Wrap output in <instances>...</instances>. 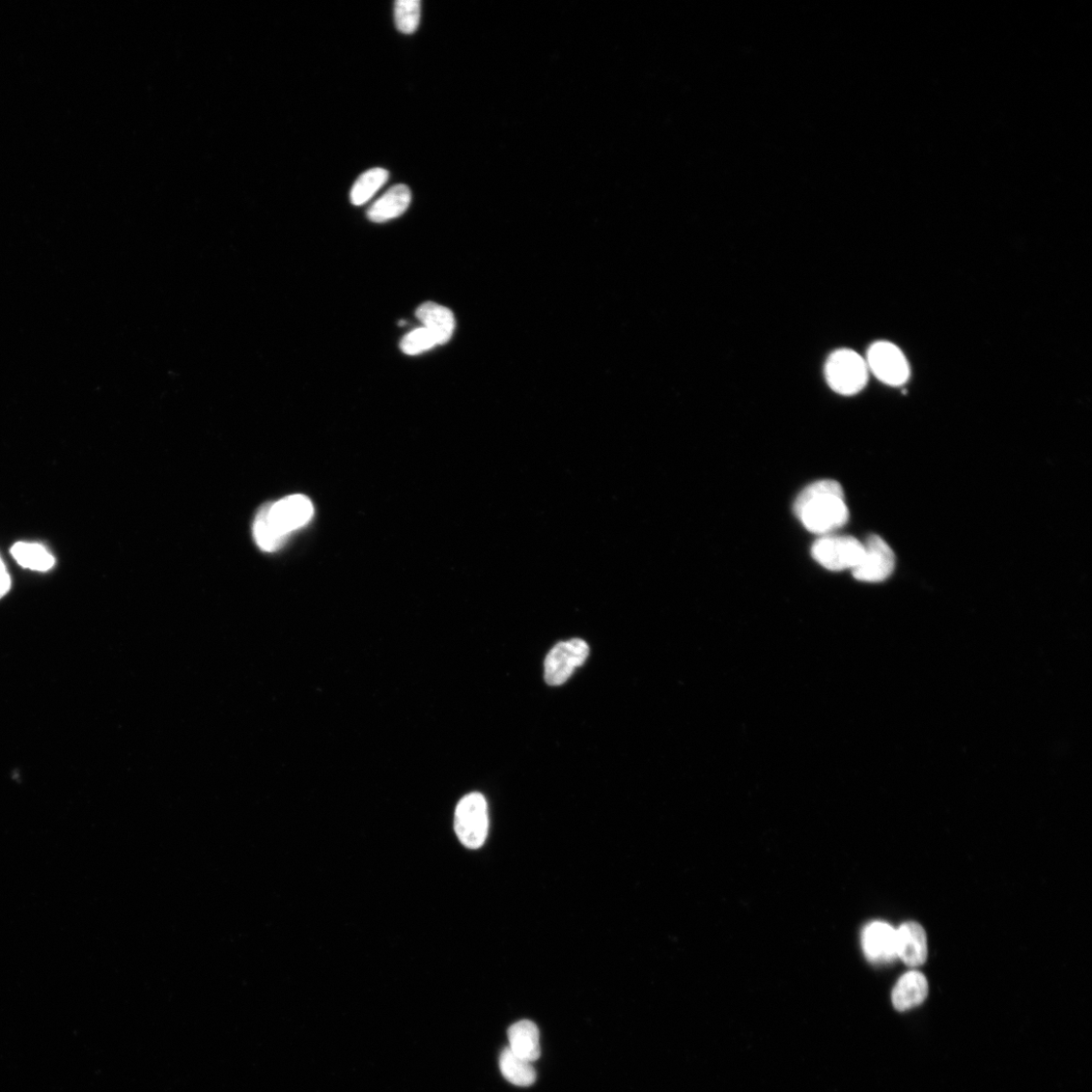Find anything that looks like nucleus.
Masks as SVG:
<instances>
[{
	"instance_id": "nucleus-8",
	"label": "nucleus",
	"mask_w": 1092,
	"mask_h": 1092,
	"mask_svg": "<svg viewBox=\"0 0 1092 1092\" xmlns=\"http://www.w3.org/2000/svg\"><path fill=\"white\" fill-rule=\"evenodd\" d=\"M895 568V555L889 545L878 536H871L864 544V554L852 571L858 581L878 583L888 579Z\"/></svg>"
},
{
	"instance_id": "nucleus-12",
	"label": "nucleus",
	"mask_w": 1092,
	"mask_h": 1092,
	"mask_svg": "<svg viewBox=\"0 0 1092 1092\" xmlns=\"http://www.w3.org/2000/svg\"><path fill=\"white\" fill-rule=\"evenodd\" d=\"M416 316L434 336L438 345L447 344L453 338L456 319L447 307L428 302L418 307Z\"/></svg>"
},
{
	"instance_id": "nucleus-14",
	"label": "nucleus",
	"mask_w": 1092,
	"mask_h": 1092,
	"mask_svg": "<svg viewBox=\"0 0 1092 1092\" xmlns=\"http://www.w3.org/2000/svg\"><path fill=\"white\" fill-rule=\"evenodd\" d=\"M411 200V190L407 185H394L369 209L368 218L374 222H384L398 218L408 210Z\"/></svg>"
},
{
	"instance_id": "nucleus-20",
	"label": "nucleus",
	"mask_w": 1092,
	"mask_h": 1092,
	"mask_svg": "<svg viewBox=\"0 0 1092 1092\" xmlns=\"http://www.w3.org/2000/svg\"><path fill=\"white\" fill-rule=\"evenodd\" d=\"M11 584V577L7 569H0V599L5 597L10 591Z\"/></svg>"
},
{
	"instance_id": "nucleus-22",
	"label": "nucleus",
	"mask_w": 1092,
	"mask_h": 1092,
	"mask_svg": "<svg viewBox=\"0 0 1092 1092\" xmlns=\"http://www.w3.org/2000/svg\"><path fill=\"white\" fill-rule=\"evenodd\" d=\"M399 325H400V326H404V325H406V322H405V321H401V322L399 323Z\"/></svg>"
},
{
	"instance_id": "nucleus-13",
	"label": "nucleus",
	"mask_w": 1092,
	"mask_h": 1092,
	"mask_svg": "<svg viewBox=\"0 0 1092 1092\" xmlns=\"http://www.w3.org/2000/svg\"><path fill=\"white\" fill-rule=\"evenodd\" d=\"M509 1049L516 1056L534 1063L542 1054L540 1030L528 1020L512 1025L508 1030Z\"/></svg>"
},
{
	"instance_id": "nucleus-11",
	"label": "nucleus",
	"mask_w": 1092,
	"mask_h": 1092,
	"mask_svg": "<svg viewBox=\"0 0 1092 1092\" xmlns=\"http://www.w3.org/2000/svg\"><path fill=\"white\" fill-rule=\"evenodd\" d=\"M929 984L925 975L912 970L904 974L892 991V1003L895 1010L906 1012L926 1000Z\"/></svg>"
},
{
	"instance_id": "nucleus-2",
	"label": "nucleus",
	"mask_w": 1092,
	"mask_h": 1092,
	"mask_svg": "<svg viewBox=\"0 0 1092 1092\" xmlns=\"http://www.w3.org/2000/svg\"><path fill=\"white\" fill-rule=\"evenodd\" d=\"M314 506L309 498L293 495L265 504L254 523V537L264 551L281 548L292 532L311 521Z\"/></svg>"
},
{
	"instance_id": "nucleus-9",
	"label": "nucleus",
	"mask_w": 1092,
	"mask_h": 1092,
	"mask_svg": "<svg viewBox=\"0 0 1092 1092\" xmlns=\"http://www.w3.org/2000/svg\"><path fill=\"white\" fill-rule=\"evenodd\" d=\"M896 942H898V931L883 921L870 923L862 936L866 956L877 963H886L898 958Z\"/></svg>"
},
{
	"instance_id": "nucleus-16",
	"label": "nucleus",
	"mask_w": 1092,
	"mask_h": 1092,
	"mask_svg": "<svg viewBox=\"0 0 1092 1092\" xmlns=\"http://www.w3.org/2000/svg\"><path fill=\"white\" fill-rule=\"evenodd\" d=\"M11 552L18 564L25 569L47 572L55 565L54 556L44 546L37 544H16Z\"/></svg>"
},
{
	"instance_id": "nucleus-6",
	"label": "nucleus",
	"mask_w": 1092,
	"mask_h": 1092,
	"mask_svg": "<svg viewBox=\"0 0 1092 1092\" xmlns=\"http://www.w3.org/2000/svg\"><path fill=\"white\" fill-rule=\"evenodd\" d=\"M865 359L870 373L888 385L900 386L910 379V369L906 355L890 343L874 344Z\"/></svg>"
},
{
	"instance_id": "nucleus-7",
	"label": "nucleus",
	"mask_w": 1092,
	"mask_h": 1092,
	"mask_svg": "<svg viewBox=\"0 0 1092 1092\" xmlns=\"http://www.w3.org/2000/svg\"><path fill=\"white\" fill-rule=\"evenodd\" d=\"M590 649L580 638L562 641L548 653L545 662V679L550 686H561L574 674L577 667L589 657Z\"/></svg>"
},
{
	"instance_id": "nucleus-19",
	"label": "nucleus",
	"mask_w": 1092,
	"mask_h": 1092,
	"mask_svg": "<svg viewBox=\"0 0 1092 1092\" xmlns=\"http://www.w3.org/2000/svg\"><path fill=\"white\" fill-rule=\"evenodd\" d=\"M434 336L425 327L411 331L402 340L400 347L407 355H418L437 346Z\"/></svg>"
},
{
	"instance_id": "nucleus-5",
	"label": "nucleus",
	"mask_w": 1092,
	"mask_h": 1092,
	"mask_svg": "<svg viewBox=\"0 0 1092 1092\" xmlns=\"http://www.w3.org/2000/svg\"><path fill=\"white\" fill-rule=\"evenodd\" d=\"M811 554L829 571H853L863 557L864 544L852 537L824 536L812 546Z\"/></svg>"
},
{
	"instance_id": "nucleus-1",
	"label": "nucleus",
	"mask_w": 1092,
	"mask_h": 1092,
	"mask_svg": "<svg viewBox=\"0 0 1092 1092\" xmlns=\"http://www.w3.org/2000/svg\"><path fill=\"white\" fill-rule=\"evenodd\" d=\"M794 512L812 534L829 536L849 520L844 490L832 480L807 486L796 498Z\"/></svg>"
},
{
	"instance_id": "nucleus-3",
	"label": "nucleus",
	"mask_w": 1092,
	"mask_h": 1092,
	"mask_svg": "<svg viewBox=\"0 0 1092 1092\" xmlns=\"http://www.w3.org/2000/svg\"><path fill=\"white\" fill-rule=\"evenodd\" d=\"M870 376L866 359L851 349L834 351L826 363V378L835 393L844 396L861 391Z\"/></svg>"
},
{
	"instance_id": "nucleus-10",
	"label": "nucleus",
	"mask_w": 1092,
	"mask_h": 1092,
	"mask_svg": "<svg viewBox=\"0 0 1092 1092\" xmlns=\"http://www.w3.org/2000/svg\"><path fill=\"white\" fill-rule=\"evenodd\" d=\"M898 931L896 953L905 964L918 967L928 958V938L925 930L917 922H906Z\"/></svg>"
},
{
	"instance_id": "nucleus-4",
	"label": "nucleus",
	"mask_w": 1092,
	"mask_h": 1092,
	"mask_svg": "<svg viewBox=\"0 0 1092 1092\" xmlns=\"http://www.w3.org/2000/svg\"><path fill=\"white\" fill-rule=\"evenodd\" d=\"M455 829L460 842L468 849H479L489 830L488 803L481 793L465 796L457 806Z\"/></svg>"
},
{
	"instance_id": "nucleus-21",
	"label": "nucleus",
	"mask_w": 1092,
	"mask_h": 1092,
	"mask_svg": "<svg viewBox=\"0 0 1092 1092\" xmlns=\"http://www.w3.org/2000/svg\"><path fill=\"white\" fill-rule=\"evenodd\" d=\"M4 568H6V566H5L4 562H3V559H2V557H0V569H4Z\"/></svg>"
},
{
	"instance_id": "nucleus-15",
	"label": "nucleus",
	"mask_w": 1092,
	"mask_h": 1092,
	"mask_svg": "<svg viewBox=\"0 0 1092 1092\" xmlns=\"http://www.w3.org/2000/svg\"><path fill=\"white\" fill-rule=\"evenodd\" d=\"M499 1066L503 1076L514 1085L527 1087L537 1080L532 1063L516 1056L509 1048L502 1051Z\"/></svg>"
},
{
	"instance_id": "nucleus-18",
	"label": "nucleus",
	"mask_w": 1092,
	"mask_h": 1092,
	"mask_svg": "<svg viewBox=\"0 0 1092 1092\" xmlns=\"http://www.w3.org/2000/svg\"><path fill=\"white\" fill-rule=\"evenodd\" d=\"M422 16V3L419 0H398L395 3V21L403 34H413Z\"/></svg>"
},
{
	"instance_id": "nucleus-17",
	"label": "nucleus",
	"mask_w": 1092,
	"mask_h": 1092,
	"mask_svg": "<svg viewBox=\"0 0 1092 1092\" xmlns=\"http://www.w3.org/2000/svg\"><path fill=\"white\" fill-rule=\"evenodd\" d=\"M389 174L384 168H373L361 175L352 186L350 201L355 206L368 203L386 183Z\"/></svg>"
}]
</instances>
